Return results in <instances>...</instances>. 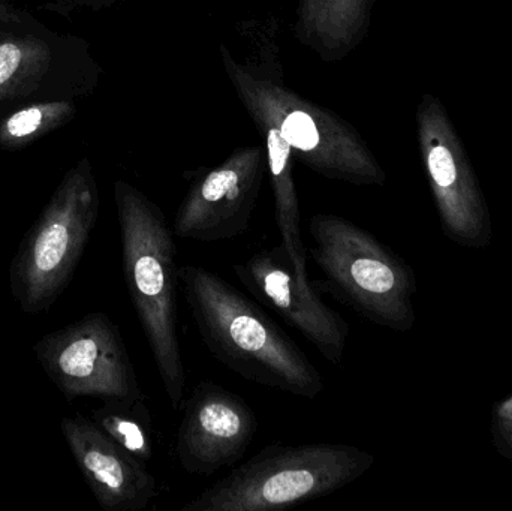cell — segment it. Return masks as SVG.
Here are the masks:
<instances>
[{"label": "cell", "instance_id": "13", "mask_svg": "<svg viewBox=\"0 0 512 511\" xmlns=\"http://www.w3.org/2000/svg\"><path fill=\"white\" fill-rule=\"evenodd\" d=\"M375 0H297L294 33L327 63L339 62L366 38Z\"/></svg>", "mask_w": 512, "mask_h": 511}, {"label": "cell", "instance_id": "16", "mask_svg": "<svg viewBox=\"0 0 512 511\" xmlns=\"http://www.w3.org/2000/svg\"><path fill=\"white\" fill-rule=\"evenodd\" d=\"M75 116L71 101L39 102L15 111L0 125V147L21 149Z\"/></svg>", "mask_w": 512, "mask_h": 511}, {"label": "cell", "instance_id": "18", "mask_svg": "<svg viewBox=\"0 0 512 511\" xmlns=\"http://www.w3.org/2000/svg\"><path fill=\"white\" fill-rule=\"evenodd\" d=\"M14 21H18L17 14H15L12 9H9L8 6L3 5V3L0 2V23L11 24L14 23Z\"/></svg>", "mask_w": 512, "mask_h": 511}, {"label": "cell", "instance_id": "4", "mask_svg": "<svg viewBox=\"0 0 512 511\" xmlns=\"http://www.w3.org/2000/svg\"><path fill=\"white\" fill-rule=\"evenodd\" d=\"M375 458L348 444L270 446L201 492L183 511H273L318 500L355 482Z\"/></svg>", "mask_w": 512, "mask_h": 511}, {"label": "cell", "instance_id": "20", "mask_svg": "<svg viewBox=\"0 0 512 511\" xmlns=\"http://www.w3.org/2000/svg\"><path fill=\"white\" fill-rule=\"evenodd\" d=\"M0 510H2V507H0Z\"/></svg>", "mask_w": 512, "mask_h": 511}, {"label": "cell", "instance_id": "12", "mask_svg": "<svg viewBox=\"0 0 512 511\" xmlns=\"http://www.w3.org/2000/svg\"><path fill=\"white\" fill-rule=\"evenodd\" d=\"M60 431L102 509L141 511L158 497V485L146 464L105 435L90 417H65Z\"/></svg>", "mask_w": 512, "mask_h": 511}, {"label": "cell", "instance_id": "19", "mask_svg": "<svg viewBox=\"0 0 512 511\" xmlns=\"http://www.w3.org/2000/svg\"><path fill=\"white\" fill-rule=\"evenodd\" d=\"M71 2L78 3V5L92 6V8H102V6L113 5L119 0H71Z\"/></svg>", "mask_w": 512, "mask_h": 511}, {"label": "cell", "instance_id": "9", "mask_svg": "<svg viewBox=\"0 0 512 511\" xmlns=\"http://www.w3.org/2000/svg\"><path fill=\"white\" fill-rule=\"evenodd\" d=\"M264 146L240 147L221 165L195 180L174 218L180 239L221 242L249 228L264 179Z\"/></svg>", "mask_w": 512, "mask_h": 511}, {"label": "cell", "instance_id": "11", "mask_svg": "<svg viewBox=\"0 0 512 511\" xmlns=\"http://www.w3.org/2000/svg\"><path fill=\"white\" fill-rule=\"evenodd\" d=\"M256 431L258 419L245 399L203 381L185 402L177 431L180 467L192 476H212L245 456Z\"/></svg>", "mask_w": 512, "mask_h": 511}, {"label": "cell", "instance_id": "5", "mask_svg": "<svg viewBox=\"0 0 512 511\" xmlns=\"http://www.w3.org/2000/svg\"><path fill=\"white\" fill-rule=\"evenodd\" d=\"M98 183L89 159L72 167L24 234L9 267L21 312H48L69 287L99 216Z\"/></svg>", "mask_w": 512, "mask_h": 511}, {"label": "cell", "instance_id": "2", "mask_svg": "<svg viewBox=\"0 0 512 511\" xmlns=\"http://www.w3.org/2000/svg\"><path fill=\"white\" fill-rule=\"evenodd\" d=\"M123 275L156 369L174 410L182 407L186 369L177 329L179 267L164 212L125 180L114 183Z\"/></svg>", "mask_w": 512, "mask_h": 511}, {"label": "cell", "instance_id": "15", "mask_svg": "<svg viewBox=\"0 0 512 511\" xmlns=\"http://www.w3.org/2000/svg\"><path fill=\"white\" fill-rule=\"evenodd\" d=\"M90 419L105 435L140 459L143 464L147 465L152 461V417L144 399H107L101 407L92 411Z\"/></svg>", "mask_w": 512, "mask_h": 511}, {"label": "cell", "instance_id": "1", "mask_svg": "<svg viewBox=\"0 0 512 511\" xmlns=\"http://www.w3.org/2000/svg\"><path fill=\"white\" fill-rule=\"evenodd\" d=\"M195 326L210 353L252 383L315 399L324 378L300 347L236 287L201 266L179 267Z\"/></svg>", "mask_w": 512, "mask_h": 511}, {"label": "cell", "instance_id": "14", "mask_svg": "<svg viewBox=\"0 0 512 511\" xmlns=\"http://www.w3.org/2000/svg\"><path fill=\"white\" fill-rule=\"evenodd\" d=\"M51 66V50L35 36L0 39V102L30 95Z\"/></svg>", "mask_w": 512, "mask_h": 511}, {"label": "cell", "instance_id": "17", "mask_svg": "<svg viewBox=\"0 0 512 511\" xmlns=\"http://www.w3.org/2000/svg\"><path fill=\"white\" fill-rule=\"evenodd\" d=\"M493 434L499 450L505 455L512 456V398L499 405L493 419Z\"/></svg>", "mask_w": 512, "mask_h": 511}, {"label": "cell", "instance_id": "3", "mask_svg": "<svg viewBox=\"0 0 512 511\" xmlns=\"http://www.w3.org/2000/svg\"><path fill=\"white\" fill-rule=\"evenodd\" d=\"M221 57L242 104L270 114L298 161L321 176L352 185L387 182V174L354 126L285 86L277 57L270 66L264 53V62H240L225 44Z\"/></svg>", "mask_w": 512, "mask_h": 511}, {"label": "cell", "instance_id": "7", "mask_svg": "<svg viewBox=\"0 0 512 511\" xmlns=\"http://www.w3.org/2000/svg\"><path fill=\"white\" fill-rule=\"evenodd\" d=\"M33 353L69 404L77 398L144 399L122 333L104 312L47 333Z\"/></svg>", "mask_w": 512, "mask_h": 511}, {"label": "cell", "instance_id": "10", "mask_svg": "<svg viewBox=\"0 0 512 511\" xmlns=\"http://www.w3.org/2000/svg\"><path fill=\"white\" fill-rule=\"evenodd\" d=\"M237 278L262 305L303 335L328 362L340 365L349 324L331 309L310 284L298 278L283 246L261 249L234 266Z\"/></svg>", "mask_w": 512, "mask_h": 511}, {"label": "cell", "instance_id": "6", "mask_svg": "<svg viewBox=\"0 0 512 511\" xmlns=\"http://www.w3.org/2000/svg\"><path fill=\"white\" fill-rule=\"evenodd\" d=\"M309 233L310 254L336 299L394 332L414 327L417 285L399 255L369 231L331 213H315Z\"/></svg>", "mask_w": 512, "mask_h": 511}, {"label": "cell", "instance_id": "8", "mask_svg": "<svg viewBox=\"0 0 512 511\" xmlns=\"http://www.w3.org/2000/svg\"><path fill=\"white\" fill-rule=\"evenodd\" d=\"M418 143L445 230L463 246L489 243L490 216L468 153L445 111L432 95L417 110Z\"/></svg>", "mask_w": 512, "mask_h": 511}]
</instances>
